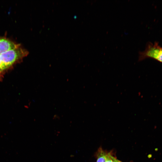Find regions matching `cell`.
Here are the masks:
<instances>
[{
	"mask_svg": "<svg viewBox=\"0 0 162 162\" xmlns=\"http://www.w3.org/2000/svg\"><path fill=\"white\" fill-rule=\"evenodd\" d=\"M147 58H152L162 62V47L157 42L154 44L148 42L145 50L139 53L138 61Z\"/></svg>",
	"mask_w": 162,
	"mask_h": 162,
	"instance_id": "obj_2",
	"label": "cell"
},
{
	"mask_svg": "<svg viewBox=\"0 0 162 162\" xmlns=\"http://www.w3.org/2000/svg\"><path fill=\"white\" fill-rule=\"evenodd\" d=\"M6 69H7L2 63L0 58V73Z\"/></svg>",
	"mask_w": 162,
	"mask_h": 162,
	"instance_id": "obj_6",
	"label": "cell"
},
{
	"mask_svg": "<svg viewBox=\"0 0 162 162\" xmlns=\"http://www.w3.org/2000/svg\"><path fill=\"white\" fill-rule=\"evenodd\" d=\"M96 162H105L107 153L103 151L101 148H99L97 153Z\"/></svg>",
	"mask_w": 162,
	"mask_h": 162,
	"instance_id": "obj_4",
	"label": "cell"
},
{
	"mask_svg": "<svg viewBox=\"0 0 162 162\" xmlns=\"http://www.w3.org/2000/svg\"><path fill=\"white\" fill-rule=\"evenodd\" d=\"M111 155L110 153H107V154L106 160L105 162H115L112 159Z\"/></svg>",
	"mask_w": 162,
	"mask_h": 162,
	"instance_id": "obj_5",
	"label": "cell"
},
{
	"mask_svg": "<svg viewBox=\"0 0 162 162\" xmlns=\"http://www.w3.org/2000/svg\"><path fill=\"white\" fill-rule=\"evenodd\" d=\"M28 52L22 48L20 45L17 47L0 54V58L7 69L18 60L26 56Z\"/></svg>",
	"mask_w": 162,
	"mask_h": 162,
	"instance_id": "obj_1",
	"label": "cell"
},
{
	"mask_svg": "<svg viewBox=\"0 0 162 162\" xmlns=\"http://www.w3.org/2000/svg\"><path fill=\"white\" fill-rule=\"evenodd\" d=\"M19 45L6 38H0V54Z\"/></svg>",
	"mask_w": 162,
	"mask_h": 162,
	"instance_id": "obj_3",
	"label": "cell"
},
{
	"mask_svg": "<svg viewBox=\"0 0 162 162\" xmlns=\"http://www.w3.org/2000/svg\"><path fill=\"white\" fill-rule=\"evenodd\" d=\"M112 158L115 162H122L120 161L117 159L116 158H115L112 155H111Z\"/></svg>",
	"mask_w": 162,
	"mask_h": 162,
	"instance_id": "obj_7",
	"label": "cell"
}]
</instances>
